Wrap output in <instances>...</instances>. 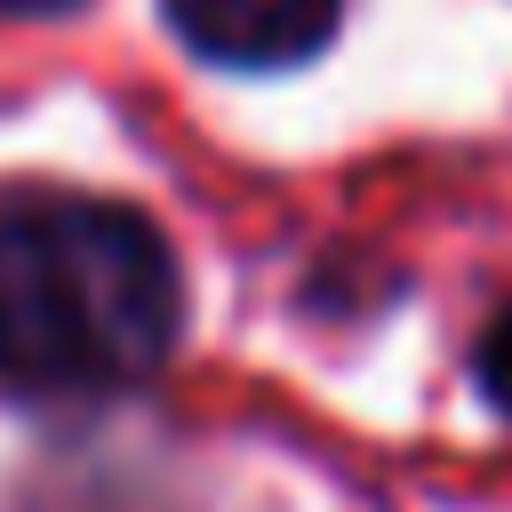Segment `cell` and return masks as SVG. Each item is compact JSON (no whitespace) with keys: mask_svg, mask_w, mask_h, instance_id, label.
Wrapping results in <instances>:
<instances>
[{"mask_svg":"<svg viewBox=\"0 0 512 512\" xmlns=\"http://www.w3.org/2000/svg\"><path fill=\"white\" fill-rule=\"evenodd\" d=\"M184 328L176 248L144 208L96 192L0 200V384L104 400L144 384Z\"/></svg>","mask_w":512,"mask_h":512,"instance_id":"obj_1","label":"cell"},{"mask_svg":"<svg viewBox=\"0 0 512 512\" xmlns=\"http://www.w3.org/2000/svg\"><path fill=\"white\" fill-rule=\"evenodd\" d=\"M160 8L200 56L240 72H280L328 48L344 0H160Z\"/></svg>","mask_w":512,"mask_h":512,"instance_id":"obj_2","label":"cell"},{"mask_svg":"<svg viewBox=\"0 0 512 512\" xmlns=\"http://www.w3.org/2000/svg\"><path fill=\"white\" fill-rule=\"evenodd\" d=\"M472 376H480V392H488V408L496 416H512V304L480 328V352H472Z\"/></svg>","mask_w":512,"mask_h":512,"instance_id":"obj_3","label":"cell"},{"mask_svg":"<svg viewBox=\"0 0 512 512\" xmlns=\"http://www.w3.org/2000/svg\"><path fill=\"white\" fill-rule=\"evenodd\" d=\"M8 16H64V8H80V0H0Z\"/></svg>","mask_w":512,"mask_h":512,"instance_id":"obj_4","label":"cell"}]
</instances>
